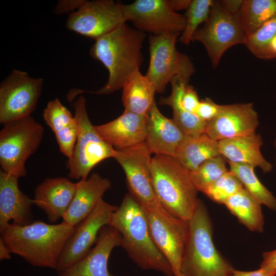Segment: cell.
I'll return each instance as SVG.
<instances>
[{"mask_svg": "<svg viewBox=\"0 0 276 276\" xmlns=\"http://www.w3.org/2000/svg\"><path fill=\"white\" fill-rule=\"evenodd\" d=\"M121 242L118 231L110 225L104 226L88 254L58 276H114L109 272L108 261L113 249L121 246Z\"/></svg>", "mask_w": 276, "mask_h": 276, "instance_id": "obj_17", "label": "cell"}, {"mask_svg": "<svg viewBox=\"0 0 276 276\" xmlns=\"http://www.w3.org/2000/svg\"><path fill=\"white\" fill-rule=\"evenodd\" d=\"M118 206L102 199L85 219L75 226L59 257L56 270L58 273L84 258L95 244L100 231L109 225L111 216Z\"/></svg>", "mask_w": 276, "mask_h": 276, "instance_id": "obj_13", "label": "cell"}, {"mask_svg": "<svg viewBox=\"0 0 276 276\" xmlns=\"http://www.w3.org/2000/svg\"><path fill=\"white\" fill-rule=\"evenodd\" d=\"M125 21H130L137 30L151 35L180 33L186 26L185 15L175 12L168 0H136L121 3Z\"/></svg>", "mask_w": 276, "mask_h": 276, "instance_id": "obj_12", "label": "cell"}, {"mask_svg": "<svg viewBox=\"0 0 276 276\" xmlns=\"http://www.w3.org/2000/svg\"><path fill=\"white\" fill-rule=\"evenodd\" d=\"M221 105L215 103L209 98L200 101L195 114L202 120L208 122L214 119L220 112Z\"/></svg>", "mask_w": 276, "mask_h": 276, "instance_id": "obj_35", "label": "cell"}, {"mask_svg": "<svg viewBox=\"0 0 276 276\" xmlns=\"http://www.w3.org/2000/svg\"><path fill=\"white\" fill-rule=\"evenodd\" d=\"M170 83L172 85L171 95L166 98H162L159 104L172 107L173 119L186 135H195L204 133L206 122L202 120L195 113L185 110L180 104L184 87L188 83L174 77L171 80Z\"/></svg>", "mask_w": 276, "mask_h": 276, "instance_id": "obj_27", "label": "cell"}, {"mask_svg": "<svg viewBox=\"0 0 276 276\" xmlns=\"http://www.w3.org/2000/svg\"><path fill=\"white\" fill-rule=\"evenodd\" d=\"M151 154L144 142L125 149L116 150L113 157L124 170L129 194L141 205L158 200L152 183Z\"/></svg>", "mask_w": 276, "mask_h": 276, "instance_id": "obj_15", "label": "cell"}, {"mask_svg": "<svg viewBox=\"0 0 276 276\" xmlns=\"http://www.w3.org/2000/svg\"><path fill=\"white\" fill-rule=\"evenodd\" d=\"M152 183L161 205L174 216L188 221L193 215L199 192L190 171L174 157L156 154L151 163Z\"/></svg>", "mask_w": 276, "mask_h": 276, "instance_id": "obj_5", "label": "cell"}, {"mask_svg": "<svg viewBox=\"0 0 276 276\" xmlns=\"http://www.w3.org/2000/svg\"><path fill=\"white\" fill-rule=\"evenodd\" d=\"M227 162L229 171L239 179L244 188L261 204L276 211V198L259 180L254 167L245 164Z\"/></svg>", "mask_w": 276, "mask_h": 276, "instance_id": "obj_30", "label": "cell"}, {"mask_svg": "<svg viewBox=\"0 0 276 276\" xmlns=\"http://www.w3.org/2000/svg\"><path fill=\"white\" fill-rule=\"evenodd\" d=\"M192 0H168L171 8L175 12L187 10Z\"/></svg>", "mask_w": 276, "mask_h": 276, "instance_id": "obj_41", "label": "cell"}, {"mask_svg": "<svg viewBox=\"0 0 276 276\" xmlns=\"http://www.w3.org/2000/svg\"><path fill=\"white\" fill-rule=\"evenodd\" d=\"M258 125V115L252 103L221 105L218 114L206 122L204 133L219 142L253 134Z\"/></svg>", "mask_w": 276, "mask_h": 276, "instance_id": "obj_16", "label": "cell"}, {"mask_svg": "<svg viewBox=\"0 0 276 276\" xmlns=\"http://www.w3.org/2000/svg\"><path fill=\"white\" fill-rule=\"evenodd\" d=\"M75 229L65 223L48 224L41 220L19 226L10 223L0 238L11 253L32 266L56 269L62 251Z\"/></svg>", "mask_w": 276, "mask_h": 276, "instance_id": "obj_2", "label": "cell"}, {"mask_svg": "<svg viewBox=\"0 0 276 276\" xmlns=\"http://www.w3.org/2000/svg\"><path fill=\"white\" fill-rule=\"evenodd\" d=\"M226 160L221 155L208 159L196 169L190 171L191 178L198 191L203 192L228 170Z\"/></svg>", "mask_w": 276, "mask_h": 276, "instance_id": "obj_31", "label": "cell"}, {"mask_svg": "<svg viewBox=\"0 0 276 276\" xmlns=\"http://www.w3.org/2000/svg\"><path fill=\"white\" fill-rule=\"evenodd\" d=\"M141 205L146 216L152 238L170 264L174 276H183L181 268L188 236V221L168 212L158 200Z\"/></svg>", "mask_w": 276, "mask_h": 276, "instance_id": "obj_9", "label": "cell"}, {"mask_svg": "<svg viewBox=\"0 0 276 276\" xmlns=\"http://www.w3.org/2000/svg\"><path fill=\"white\" fill-rule=\"evenodd\" d=\"M244 0L218 1L221 6L227 11L234 15H239Z\"/></svg>", "mask_w": 276, "mask_h": 276, "instance_id": "obj_39", "label": "cell"}, {"mask_svg": "<svg viewBox=\"0 0 276 276\" xmlns=\"http://www.w3.org/2000/svg\"><path fill=\"white\" fill-rule=\"evenodd\" d=\"M188 224L181 263L182 275L230 276L234 269L215 247L211 219L205 205L199 199Z\"/></svg>", "mask_w": 276, "mask_h": 276, "instance_id": "obj_4", "label": "cell"}, {"mask_svg": "<svg viewBox=\"0 0 276 276\" xmlns=\"http://www.w3.org/2000/svg\"><path fill=\"white\" fill-rule=\"evenodd\" d=\"M76 182L65 177L47 178L35 189L33 204L42 210L51 223L63 218L74 197Z\"/></svg>", "mask_w": 276, "mask_h": 276, "instance_id": "obj_20", "label": "cell"}, {"mask_svg": "<svg viewBox=\"0 0 276 276\" xmlns=\"http://www.w3.org/2000/svg\"><path fill=\"white\" fill-rule=\"evenodd\" d=\"M43 134V127L31 116L4 124L0 132L1 170L18 178L25 177V163L39 147Z\"/></svg>", "mask_w": 276, "mask_h": 276, "instance_id": "obj_6", "label": "cell"}, {"mask_svg": "<svg viewBox=\"0 0 276 276\" xmlns=\"http://www.w3.org/2000/svg\"><path fill=\"white\" fill-rule=\"evenodd\" d=\"M18 178L0 171V233L10 224L23 226L33 221V199L19 188Z\"/></svg>", "mask_w": 276, "mask_h": 276, "instance_id": "obj_18", "label": "cell"}, {"mask_svg": "<svg viewBox=\"0 0 276 276\" xmlns=\"http://www.w3.org/2000/svg\"><path fill=\"white\" fill-rule=\"evenodd\" d=\"M180 33L149 36L150 60L145 75L153 83L156 93H163L174 77L189 83L195 70L190 57L176 47Z\"/></svg>", "mask_w": 276, "mask_h": 276, "instance_id": "obj_8", "label": "cell"}, {"mask_svg": "<svg viewBox=\"0 0 276 276\" xmlns=\"http://www.w3.org/2000/svg\"><path fill=\"white\" fill-rule=\"evenodd\" d=\"M213 0H192L185 15L186 26L179 38V41L189 45L193 41V37L199 28V26L204 23L209 18Z\"/></svg>", "mask_w": 276, "mask_h": 276, "instance_id": "obj_32", "label": "cell"}, {"mask_svg": "<svg viewBox=\"0 0 276 276\" xmlns=\"http://www.w3.org/2000/svg\"><path fill=\"white\" fill-rule=\"evenodd\" d=\"M246 38L239 15L230 13L218 1H214L208 19L195 32L193 41L204 46L213 66L216 67L228 49L239 44H244Z\"/></svg>", "mask_w": 276, "mask_h": 276, "instance_id": "obj_10", "label": "cell"}, {"mask_svg": "<svg viewBox=\"0 0 276 276\" xmlns=\"http://www.w3.org/2000/svg\"><path fill=\"white\" fill-rule=\"evenodd\" d=\"M221 155L219 142L205 133L186 135L175 158L189 171L196 169L205 160Z\"/></svg>", "mask_w": 276, "mask_h": 276, "instance_id": "obj_25", "label": "cell"}, {"mask_svg": "<svg viewBox=\"0 0 276 276\" xmlns=\"http://www.w3.org/2000/svg\"><path fill=\"white\" fill-rule=\"evenodd\" d=\"M276 58V36L270 42L268 46L266 60Z\"/></svg>", "mask_w": 276, "mask_h": 276, "instance_id": "obj_42", "label": "cell"}, {"mask_svg": "<svg viewBox=\"0 0 276 276\" xmlns=\"http://www.w3.org/2000/svg\"><path fill=\"white\" fill-rule=\"evenodd\" d=\"M260 267L276 269V249L264 252Z\"/></svg>", "mask_w": 276, "mask_h": 276, "instance_id": "obj_40", "label": "cell"}, {"mask_svg": "<svg viewBox=\"0 0 276 276\" xmlns=\"http://www.w3.org/2000/svg\"><path fill=\"white\" fill-rule=\"evenodd\" d=\"M148 115L138 114L124 110L116 119L95 125L100 136L117 150L125 149L145 141Z\"/></svg>", "mask_w": 276, "mask_h": 276, "instance_id": "obj_19", "label": "cell"}, {"mask_svg": "<svg viewBox=\"0 0 276 276\" xmlns=\"http://www.w3.org/2000/svg\"><path fill=\"white\" fill-rule=\"evenodd\" d=\"M11 252L5 244L4 241L0 238V260H10L11 258Z\"/></svg>", "mask_w": 276, "mask_h": 276, "instance_id": "obj_43", "label": "cell"}, {"mask_svg": "<svg viewBox=\"0 0 276 276\" xmlns=\"http://www.w3.org/2000/svg\"><path fill=\"white\" fill-rule=\"evenodd\" d=\"M122 101L125 110L138 114L148 115L155 102V87L146 76L137 72L125 82L122 88Z\"/></svg>", "mask_w": 276, "mask_h": 276, "instance_id": "obj_24", "label": "cell"}, {"mask_svg": "<svg viewBox=\"0 0 276 276\" xmlns=\"http://www.w3.org/2000/svg\"><path fill=\"white\" fill-rule=\"evenodd\" d=\"M121 3L112 0H85L78 10L70 13L66 28L96 40L126 22Z\"/></svg>", "mask_w": 276, "mask_h": 276, "instance_id": "obj_14", "label": "cell"}, {"mask_svg": "<svg viewBox=\"0 0 276 276\" xmlns=\"http://www.w3.org/2000/svg\"><path fill=\"white\" fill-rule=\"evenodd\" d=\"M239 15L241 27L248 37L276 16V0H244Z\"/></svg>", "mask_w": 276, "mask_h": 276, "instance_id": "obj_28", "label": "cell"}, {"mask_svg": "<svg viewBox=\"0 0 276 276\" xmlns=\"http://www.w3.org/2000/svg\"><path fill=\"white\" fill-rule=\"evenodd\" d=\"M200 101L193 86L186 84L183 88L180 100L181 106L186 110L195 113Z\"/></svg>", "mask_w": 276, "mask_h": 276, "instance_id": "obj_36", "label": "cell"}, {"mask_svg": "<svg viewBox=\"0 0 276 276\" xmlns=\"http://www.w3.org/2000/svg\"><path fill=\"white\" fill-rule=\"evenodd\" d=\"M243 188L239 179L228 170L209 186L203 193L213 201L224 204L228 198Z\"/></svg>", "mask_w": 276, "mask_h": 276, "instance_id": "obj_33", "label": "cell"}, {"mask_svg": "<svg viewBox=\"0 0 276 276\" xmlns=\"http://www.w3.org/2000/svg\"><path fill=\"white\" fill-rule=\"evenodd\" d=\"M109 225L120 233L121 246L139 266L174 276L170 264L152 238L141 205L131 194L125 195L112 214Z\"/></svg>", "mask_w": 276, "mask_h": 276, "instance_id": "obj_3", "label": "cell"}, {"mask_svg": "<svg viewBox=\"0 0 276 276\" xmlns=\"http://www.w3.org/2000/svg\"><path fill=\"white\" fill-rule=\"evenodd\" d=\"M186 134L173 119L164 116L155 101L148 114L146 143L151 154L175 157Z\"/></svg>", "mask_w": 276, "mask_h": 276, "instance_id": "obj_21", "label": "cell"}, {"mask_svg": "<svg viewBox=\"0 0 276 276\" xmlns=\"http://www.w3.org/2000/svg\"><path fill=\"white\" fill-rule=\"evenodd\" d=\"M43 118L54 133L56 139L78 133L76 118L58 98L48 103L43 111Z\"/></svg>", "mask_w": 276, "mask_h": 276, "instance_id": "obj_29", "label": "cell"}, {"mask_svg": "<svg viewBox=\"0 0 276 276\" xmlns=\"http://www.w3.org/2000/svg\"><path fill=\"white\" fill-rule=\"evenodd\" d=\"M274 146L276 149V137L275 138V140L274 141ZM275 166H276V159H275Z\"/></svg>", "mask_w": 276, "mask_h": 276, "instance_id": "obj_44", "label": "cell"}, {"mask_svg": "<svg viewBox=\"0 0 276 276\" xmlns=\"http://www.w3.org/2000/svg\"><path fill=\"white\" fill-rule=\"evenodd\" d=\"M276 36V16L270 19L247 37L244 45L256 57L266 60L268 46Z\"/></svg>", "mask_w": 276, "mask_h": 276, "instance_id": "obj_34", "label": "cell"}, {"mask_svg": "<svg viewBox=\"0 0 276 276\" xmlns=\"http://www.w3.org/2000/svg\"><path fill=\"white\" fill-rule=\"evenodd\" d=\"M146 37L145 32L125 22L95 40L90 49V55L107 69V81L96 91L73 89L72 96L75 98L84 92L108 95L121 89L132 74L140 71L143 61L142 50Z\"/></svg>", "mask_w": 276, "mask_h": 276, "instance_id": "obj_1", "label": "cell"}, {"mask_svg": "<svg viewBox=\"0 0 276 276\" xmlns=\"http://www.w3.org/2000/svg\"><path fill=\"white\" fill-rule=\"evenodd\" d=\"M276 269L260 267L251 271H244L234 269L230 276H275Z\"/></svg>", "mask_w": 276, "mask_h": 276, "instance_id": "obj_38", "label": "cell"}, {"mask_svg": "<svg viewBox=\"0 0 276 276\" xmlns=\"http://www.w3.org/2000/svg\"><path fill=\"white\" fill-rule=\"evenodd\" d=\"M110 187V181L96 173L76 182L74 197L62 222L76 226L91 213Z\"/></svg>", "mask_w": 276, "mask_h": 276, "instance_id": "obj_22", "label": "cell"}, {"mask_svg": "<svg viewBox=\"0 0 276 276\" xmlns=\"http://www.w3.org/2000/svg\"><path fill=\"white\" fill-rule=\"evenodd\" d=\"M223 204L248 229L263 232L264 219L261 204L244 188L228 198Z\"/></svg>", "mask_w": 276, "mask_h": 276, "instance_id": "obj_26", "label": "cell"}, {"mask_svg": "<svg viewBox=\"0 0 276 276\" xmlns=\"http://www.w3.org/2000/svg\"><path fill=\"white\" fill-rule=\"evenodd\" d=\"M43 80L13 70L0 84V123L31 116L40 96Z\"/></svg>", "mask_w": 276, "mask_h": 276, "instance_id": "obj_11", "label": "cell"}, {"mask_svg": "<svg viewBox=\"0 0 276 276\" xmlns=\"http://www.w3.org/2000/svg\"><path fill=\"white\" fill-rule=\"evenodd\" d=\"M73 107L78 132L73 154L66 166L68 177L80 180L87 178L93 168L103 160L113 158L116 150L100 136L91 124L83 96L74 102Z\"/></svg>", "mask_w": 276, "mask_h": 276, "instance_id": "obj_7", "label": "cell"}, {"mask_svg": "<svg viewBox=\"0 0 276 276\" xmlns=\"http://www.w3.org/2000/svg\"><path fill=\"white\" fill-rule=\"evenodd\" d=\"M221 155L227 162L245 164L253 167H259L264 173L271 171L272 164L261 152L263 142L261 135L256 133L220 141Z\"/></svg>", "mask_w": 276, "mask_h": 276, "instance_id": "obj_23", "label": "cell"}, {"mask_svg": "<svg viewBox=\"0 0 276 276\" xmlns=\"http://www.w3.org/2000/svg\"><path fill=\"white\" fill-rule=\"evenodd\" d=\"M85 0H61L59 1L54 10L56 14L61 15L63 13L75 12L78 10Z\"/></svg>", "mask_w": 276, "mask_h": 276, "instance_id": "obj_37", "label": "cell"}]
</instances>
